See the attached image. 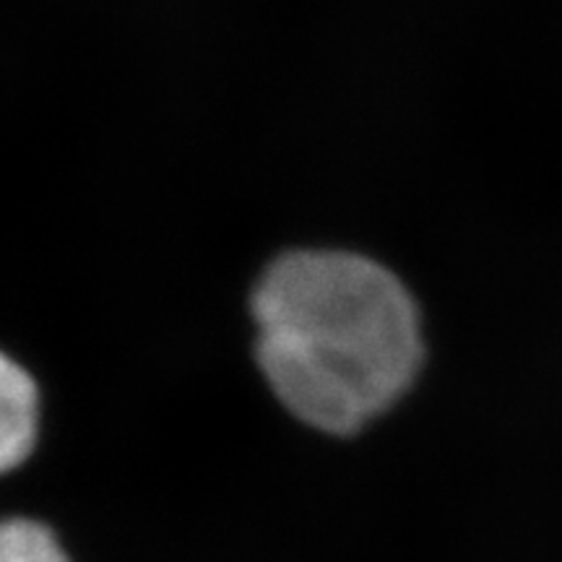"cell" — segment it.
<instances>
[{
  "label": "cell",
  "mask_w": 562,
  "mask_h": 562,
  "mask_svg": "<svg viewBox=\"0 0 562 562\" xmlns=\"http://www.w3.org/2000/svg\"><path fill=\"white\" fill-rule=\"evenodd\" d=\"M252 318L256 357L271 391L294 417L323 432H357L417 378V305L372 258L286 252L258 279Z\"/></svg>",
  "instance_id": "1"
},
{
  "label": "cell",
  "mask_w": 562,
  "mask_h": 562,
  "mask_svg": "<svg viewBox=\"0 0 562 562\" xmlns=\"http://www.w3.org/2000/svg\"><path fill=\"white\" fill-rule=\"evenodd\" d=\"M37 432V385L16 360L0 351V474L30 459Z\"/></svg>",
  "instance_id": "2"
},
{
  "label": "cell",
  "mask_w": 562,
  "mask_h": 562,
  "mask_svg": "<svg viewBox=\"0 0 562 562\" xmlns=\"http://www.w3.org/2000/svg\"><path fill=\"white\" fill-rule=\"evenodd\" d=\"M0 562H68L55 533L30 518L0 521Z\"/></svg>",
  "instance_id": "3"
}]
</instances>
